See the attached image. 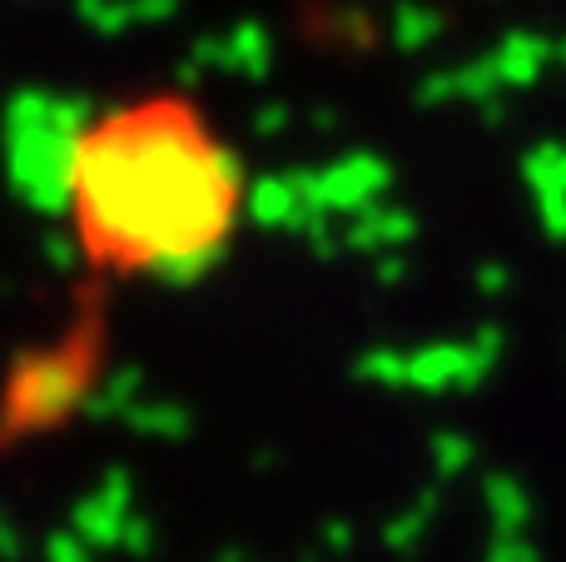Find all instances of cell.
Listing matches in <instances>:
<instances>
[{"label": "cell", "instance_id": "6da1fadb", "mask_svg": "<svg viewBox=\"0 0 566 562\" xmlns=\"http://www.w3.org/2000/svg\"><path fill=\"white\" fill-rule=\"evenodd\" d=\"M60 205L95 269L189 279L234 239L244 169L195 100L139 95L99 110L70 139Z\"/></svg>", "mask_w": 566, "mask_h": 562}, {"label": "cell", "instance_id": "7a4b0ae2", "mask_svg": "<svg viewBox=\"0 0 566 562\" xmlns=\"http://www.w3.org/2000/svg\"><path fill=\"white\" fill-rule=\"evenodd\" d=\"M527 179L532 189H537V205H552V199H566V145L557 139H547V145H537L527 155Z\"/></svg>", "mask_w": 566, "mask_h": 562}, {"label": "cell", "instance_id": "3957f363", "mask_svg": "<svg viewBox=\"0 0 566 562\" xmlns=\"http://www.w3.org/2000/svg\"><path fill=\"white\" fill-rule=\"evenodd\" d=\"M547 60H552V45L542 35H512L507 45H502V80L532 85V80L547 70Z\"/></svg>", "mask_w": 566, "mask_h": 562}, {"label": "cell", "instance_id": "277c9868", "mask_svg": "<svg viewBox=\"0 0 566 562\" xmlns=\"http://www.w3.org/2000/svg\"><path fill=\"white\" fill-rule=\"evenodd\" d=\"M542 209V229L552 239H566V199H552V205H537Z\"/></svg>", "mask_w": 566, "mask_h": 562}, {"label": "cell", "instance_id": "5b68a950", "mask_svg": "<svg viewBox=\"0 0 566 562\" xmlns=\"http://www.w3.org/2000/svg\"><path fill=\"white\" fill-rule=\"evenodd\" d=\"M497 562H537V548H532L527 538H502Z\"/></svg>", "mask_w": 566, "mask_h": 562}, {"label": "cell", "instance_id": "8992f818", "mask_svg": "<svg viewBox=\"0 0 566 562\" xmlns=\"http://www.w3.org/2000/svg\"><path fill=\"white\" fill-rule=\"evenodd\" d=\"M552 55H557V60H562V70H566V40H562V45H557V50H552Z\"/></svg>", "mask_w": 566, "mask_h": 562}]
</instances>
